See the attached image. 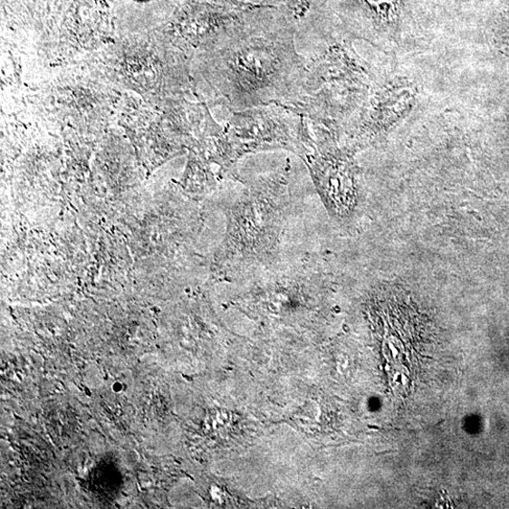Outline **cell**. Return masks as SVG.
<instances>
[{"mask_svg":"<svg viewBox=\"0 0 509 509\" xmlns=\"http://www.w3.org/2000/svg\"><path fill=\"white\" fill-rule=\"evenodd\" d=\"M303 117L276 104L230 111L224 129L236 163L245 155L270 150L303 153L300 133Z\"/></svg>","mask_w":509,"mask_h":509,"instance_id":"3957f363","label":"cell"},{"mask_svg":"<svg viewBox=\"0 0 509 509\" xmlns=\"http://www.w3.org/2000/svg\"><path fill=\"white\" fill-rule=\"evenodd\" d=\"M284 2L292 15L296 19L303 18L308 13L311 5V0H284Z\"/></svg>","mask_w":509,"mask_h":509,"instance_id":"277c9868","label":"cell"},{"mask_svg":"<svg viewBox=\"0 0 509 509\" xmlns=\"http://www.w3.org/2000/svg\"><path fill=\"white\" fill-rule=\"evenodd\" d=\"M291 165L280 171L246 180L227 209L228 233L224 262L230 276L270 267L280 256L291 205Z\"/></svg>","mask_w":509,"mask_h":509,"instance_id":"7a4b0ae2","label":"cell"},{"mask_svg":"<svg viewBox=\"0 0 509 509\" xmlns=\"http://www.w3.org/2000/svg\"><path fill=\"white\" fill-rule=\"evenodd\" d=\"M137 2H147V0H137Z\"/></svg>","mask_w":509,"mask_h":509,"instance_id":"5b68a950","label":"cell"},{"mask_svg":"<svg viewBox=\"0 0 509 509\" xmlns=\"http://www.w3.org/2000/svg\"><path fill=\"white\" fill-rule=\"evenodd\" d=\"M206 45V77L230 111L294 100L306 63L286 18L239 17Z\"/></svg>","mask_w":509,"mask_h":509,"instance_id":"6da1fadb","label":"cell"}]
</instances>
